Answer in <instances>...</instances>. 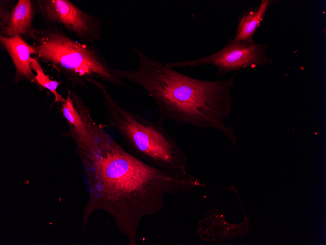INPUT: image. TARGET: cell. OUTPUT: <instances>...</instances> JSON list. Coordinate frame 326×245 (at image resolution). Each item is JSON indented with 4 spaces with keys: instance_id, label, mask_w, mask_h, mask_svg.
Returning a JSON list of instances; mask_svg holds the SVG:
<instances>
[{
    "instance_id": "1",
    "label": "cell",
    "mask_w": 326,
    "mask_h": 245,
    "mask_svg": "<svg viewBox=\"0 0 326 245\" xmlns=\"http://www.w3.org/2000/svg\"><path fill=\"white\" fill-rule=\"evenodd\" d=\"M89 131L86 140L75 136L84 169L89 200L83 212L84 228L95 210L106 211L128 245H138L142 220L164 208L165 196L189 191L200 181L187 171L155 167L139 159L115 141L92 118L90 109L80 110Z\"/></svg>"
},
{
    "instance_id": "2",
    "label": "cell",
    "mask_w": 326,
    "mask_h": 245,
    "mask_svg": "<svg viewBox=\"0 0 326 245\" xmlns=\"http://www.w3.org/2000/svg\"><path fill=\"white\" fill-rule=\"evenodd\" d=\"M132 50L138 58L137 67L131 70L115 68V73L140 87L154 99L159 120L219 130L234 146L236 128L228 127L224 121L230 118L231 90L237 72L223 81L198 79L169 68L137 48Z\"/></svg>"
},
{
    "instance_id": "3",
    "label": "cell",
    "mask_w": 326,
    "mask_h": 245,
    "mask_svg": "<svg viewBox=\"0 0 326 245\" xmlns=\"http://www.w3.org/2000/svg\"><path fill=\"white\" fill-rule=\"evenodd\" d=\"M89 83L101 91L107 123L131 154L155 167L187 171L186 155L166 131L163 122L146 119L121 106L98 80L92 79Z\"/></svg>"
},
{
    "instance_id": "4",
    "label": "cell",
    "mask_w": 326,
    "mask_h": 245,
    "mask_svg": "<svg viewBox=\"0 0 326 245\" xmlns=\"http://www.w3.org/2000/svg\"><path fill=\"white\" fill-rule=\"evenodd\" d=\"M31 39L35 58L65 76L73 87L88 88L91 79L127 85L116 75L115 68L98 48L73 39L61 27L35 28Z\"/></svg>"
},
{
    "instance_id": "5",
    "label": "cell",
    "mask_w": 326,
    "mask_h": 245,
    "mask_svg": "<svg viewBox=\"0 0 326 245\" xmlns=\"http://www.w3.org/2000/svg\"><path fill=\"white\" fill-rule=\"evenodd\" d=\"M267 46L266 44L255 43L253 39L240 41L230 38L224 47L214 53L192 60L168 62L165 65L173 68L212 65L217 69L215 76L220 77L231 71L272 64V60L266 54Z\"/></svg>"
},
{
    "instance_id": "6",
    "label": "cell",
    "mask_w": 326,
    "mask_h": 245,
    "mask_svg": "<svg viewBox=\"0 0 326 245\" xmlns=\"http://www.w3.org/2000/svg\"><path fill=\"white\" fill-rule=\"evenodd\" d=\"M37 13L46 26L64 28L80 43L92 45L101 37L102 20L68 0H35Z\"/></svg>"
},
{
    "instance_id": "7",
    "label": "cell",
    "mask_w": 326,
    "mask_h": 245,
    "mask_svg": "<svg viewBox=\"0 0 326 245\" xmlns=\"http://www.w3.org/2000/svg\"><path fill=\"white\" fill-rule=\"evenodd\" d=\"M242 210L245 219L238 224L228 223L218 209H216V212L214 210L211 213L208 211L199 222L200 224L206 225V227L199 226L197 234L205 241L217 242H221L226 239L231 242L237 237L244 236L249 231L250 224L249 219L245 214L243 207Z\"/></svg>"
},
{
    "instance_id": "8",
    "label": "cell",
    "mask_w": 326,
    "mask_h": 245,
    "mask_svg": "<svg viewBox=\"0 0 326 245\" xmlns=\"http://www.w3.org/2000/svg\"><path fill=\"white\" fill-rule=\"evenodd\" d=\"M0 48L4 50L11 58L15 68L13 83L17 84L22 80H27L37 86L35 75L30 64L35 57V51L32 45L19 35L6 37L0 35Z\"/></svg>"
},
{
    "instance_id": "9",
    "label": "cell",
    "mask_w": 326,
    "mask_h": 245,
    "mask_svg": "<svg viewBox=\"0 0 326 245\" xmlns=\"http://www.w3.org/2000/svg\"><path fill=\"white\" fill-rule=\"evenodd\" d=\"M37 13L35 0H18L0 24V35L6 37L19 35L27 42L35 29L33 21Z\"/></svg>"
},
{
    "instance_id": "10",
    "label": "cell",
    "mask_w": 326,
    "mask_h": 245,
    "mask_svg": "<svg viewBox=\"0 0 326 245\" xmlns=\"http://www.w3.org/2000/svg\"><path fill=\"white\" fill-rule=\"evenodd\" d=\"M276 1L262 0L258 6L248 8L242 13L238 18L236 30L233 39L240 41L253 39L267 11Z\"/></svg>"
},
{
    "instance_id": "11",
    "label": "cell",
    "mask_w": 326,
    "mask_h": 245,
    "mask_svg": "<svg viewBox=\"0 0 326 245\" xmlns=\"http://www.w3.org/2000/svg\"><path fill=\"white\" fill-rule=\"evenodd\" d=\"M61 111L69 124L67 134L74 135L81 140H86L89 136L87 127L71 98V92L68 91L65 102L61 103Z\"/></svg>"
},
{
    "instance_id": "12",
    "label": "cell",
    "mask_w": 326,
    "mask_h": 245,
    "mask_svg": "<svg viewBox=\"0 0 326 245\" xmlns=\"http://www.w3.org/2000/svg\"><path fill=\"white\" fill-rule=\"evenodd\" d=\"M31 68L36 73L35 75L37 86L41 90L42 88L47 89L54 96V103H64L65 99L59 94L57 89L60 85V82L50 79L49 76L45 73L39 61L36 58L31 62L30 64Z\"/></svg>"
},
{
    "instance_id": "13",
    "label": "cell",
    "mask_w": 326,
    "mask_h": 245,
    "mask_svg": "<svg viewBox=\"0 0 326 245\" xmlns=\"http://www.w3.org/2000/svg\"><path fill=\"white\" fill-rule=\"evenodd\" d=\"M16 3L14 0H0V24L5 21Z\"/></svg>"
}]
</instances>
